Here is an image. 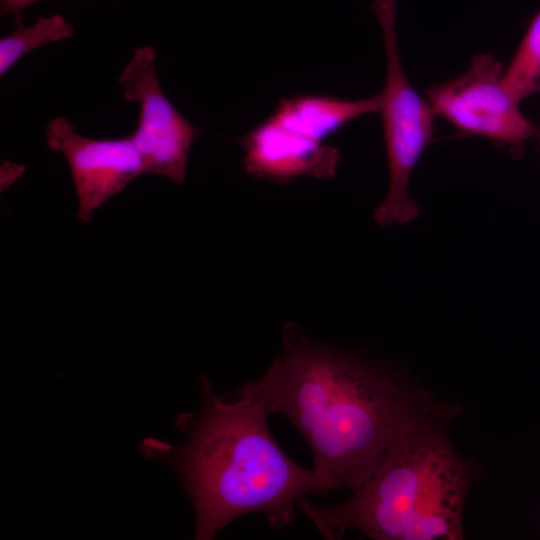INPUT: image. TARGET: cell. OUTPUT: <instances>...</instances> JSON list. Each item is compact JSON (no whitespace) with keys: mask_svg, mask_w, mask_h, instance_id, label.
<instances>
[{"mask_svg":"<svg viewBox=\"0 0 540 540\" xmlns=\"http://www.w3.org/2000/svg\"><path fill=\"white\" fill-rule=\"evenodd\" d=\"M310 447L322 495L357 489L394 441L446 403L396 369L314 342L287 323L283 348L259 379Z\"/></svg>","mask_w":540,"mask_h":540,"instance_id":"6da1fadb","label":"cell"},{"mask_svg":"<svg viewBox=\"0 0 540 540\" xmlns=\"http://www.w3.org/2000/svg\"><path fill=\"white\" fill-rule=\"evenodd\" d=\"M202 403L179 417L186 434L179 447L146 442L147 455L162 458L179 475L194 507L195 538L213 539L236 518L264 513L274 529L295 519V504L322 495L313 469L290 459L273 438L272 415L259 380L231 395H217L207 375L200 377Z\"/></svg>","mask_w":540,"mask_h":540,"instance_id":"7a4b0ae2","label":"cell"},{"mask_svg":"<svg viewBox=\"0 0 540 540\" xmlns=\"http://www.w3.org/2000/svg\"><path fill=\"white\" fill-rule=\"evenodd\" d=\"M458 408L446 403L406 429L344 502L302 512L326 539L357 529L374 540H459L463 508L479 470L448 438Z\"/></svg>","mask_w":540,"mask_h":540,"instance_id":"3957f363","label":"cell"},{"mask_svg":"<svg viewBox=\"0 0 540 540\" xmlns=\"http://www.w3.org/2000/svg\"><path fill=\"white\" fill-rule=\"evenodd\" d=\"M372 9L383 33L387 63L378 112L389 166L388 191L375 209L374 220L380 226L402 225L419 214L417 204L409 197L408 185L415 165L432 141L435 115L404 73L395 29L396 0H374Z\"/></svg>","mask_w":540,"mask_h":540,"instance_id":"277c9868","label":"cell"},{"mask_svg":"<svg viewBox=\"0 0 540 540\" xmlns=\"http://www.w3.org/2000/svg\"><path fill=\"white\" fill-rule=\"evenodd\" d=\"M504 69L492 55H477L462 75L429 87L427 101L434 115L446 119L460 133L489 138L519 157L524 143L537 130L521 112V102L505 86Z\"/></svg>","mask_w":540,"mask_h":540,"instance_id":"5b68a950","label":"cell"},{"mask_svg":"<svg viewBox=\"0 0 540 540\" xmlns=\"http://www.w3.org/2000/svg\"><path fill=\"white\" fill-rule=\"evenodd\" d=\"M157 52L150 45L134 50L118 81L123 97L139 105L138 123L129 135L139 152L145 174L183 184L191 147L200 130L173 105L156 72Z\"/></svg>","mask_w":540,"mask_h":540,"instance_id":"8992f818","label":"cell"},{"mask_svg":"<svg viewBox=\"0 0 540 540\" xmlns=\"http://www.w3.org/2000/svg\"><path fill=\"white\" fill-rule=\"evenodd\" d=\"M49 149L67 160L78 198L77 217L88 223L93 213L145 174L139 152L129 135L95 139L76 132L66 118L57 117L45 126Z\"/></svg>","mask_w":540,"mask_h":540,"instance_id":"52a82bcc","label":"cell"},{"mask_svg":"<svg viewBox=\"0 0 540 540\" xmlns=\"http://www.w3.org/2000/svg\"><path fill=\"white\" fill-rule=\"evenodd\" d=\"M239 143L245 172L275 183L299 176L331 178L339 159L336 148L290 130L270 116L244 134Z\"/></svg>","mask_w":540,"mask_h":540,"instance_id":"ba28073f","label":"cell"},{"mask_svg":"<svg viewBox=\"0 0 540 540\" xmlns=\"http://www.w3.org/2000/svg\"><path fill=\"white\" fill-rule=\"evenodd\" d=\"M379 106V94L359 100L304 94L280 99L269 116L288 129L324 143L351 121L378 112Z\"/></svg>","mask_w":540,"mask_h":540,"instance_id":"9c48e42d","label":"cell"},{"mask_svg":"<svg viewBox=\"0 0 540 540\" xmlns=\"http://www.w3.org/2000/svg\"><path fill=\"white\" fill-rule=\"evenodd\" d=\"M73 34L74 26L61 14L40 17L29 27L17 26L0 39V76L30 51L71 38Z\"/></svg>","mask_w":540,"mask_h":540,"instance_id":"30bf717a","label":"cell"},{"mask_svg":"<svg viewBox=\"0 0 540 540\" xmlns=\"http://www.w3.org/2000/svg\"><path fill=\"white\" fill-rule=\"evenodd\" d=\"M503 82L519 102L540 92V9L504 69Z\"/></svg>","mask_w":540,"mask_h":540,"instance_id":"8fae6325","label":"cell"},{"mask_svg":"<svg viewBox=\"0 0 540 540\" xmlns=\"http://www.w3.org/2000/svg\"><path fill=\"white\" fill-rule=\"evenodd\" d=\"M37 1L39 0H0L1 15H13L17 25L20 26L23 10Z\"/></svg>","mask_w":540,"mask_h":540,"instance_id":"7c38bea8","label":"cell"},{"mask_svg":"<svg viewBox=\"0 0 540 540\" xmlns=\"http://www.w3.org/2000/svg\"><path fill=\"white\" fill-rule=\"evenodd\" d=\"M539 148H540V135H539Z\"/></svg>","mask_w":540,"mask_h":540,"instance_id":"4fadbf2b","label":"cell"}]
</instances>
